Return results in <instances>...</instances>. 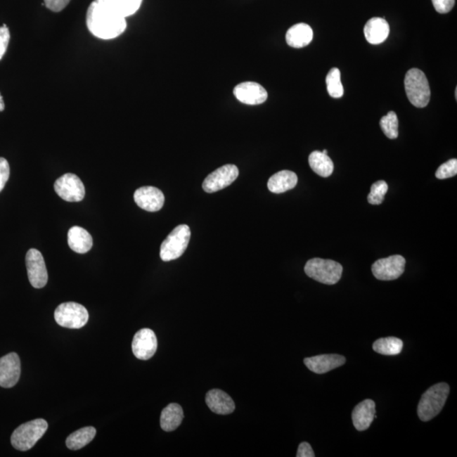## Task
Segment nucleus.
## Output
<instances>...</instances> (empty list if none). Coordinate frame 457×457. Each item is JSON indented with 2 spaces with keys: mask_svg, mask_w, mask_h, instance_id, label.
I'll return each mask as SVG.
<instances>
[{
  "mask_svg": "<svg viewBox=\"0 0 457 457\" xmlns=\"http://www.w3.org/2000/svg\"><path fill=\"white\" fill-rule=\"evenodd\" d=\"M20 376V361L16 353L11 352L0 359V386L12 388L18 383Z\"/></svg>",
  "mask_w": 457,
  "mask_h": 457,
  "instance_id": "4468645a",
  "label": "nucleus"
},
{
  "mask_svg": "<svg viewBox=\"0 0 457 457\" xmlns=\"http://www.w3.org/2000/svg\"><path fill=\"white\" fill-rule=\"evenodd\" d=\"M183 418L184 414H183L182 407L176 403H172L162 411L160 417L162 430L166 432L176 430L181 425Z\"/></svg>",
  "mask_w": 457,
  "mask_h": 457,
  "instance_id": "5701e85b",
  "label": "nucleus"
},
{
  "mask_svg": "<svg viewBox=\"0 0 457 457\" xmlns=\"http://www.w3.org/2000/svg\"><path fill=\"white\" fill-rule=\"evenodd\" d=\"M436 11L440 14H446L455 6V0H432Z\"/></svg>",
  "mask_w": 457,
  "mask_h": 457,
  "instance_id": "72a5a7b5",
  "label": "nucleus"
},
{
  "mask_svg": "<svg viewBox=\"0 0 457 457\" xmlns=\"http://www.w3.org/2000/svg\"><path fill=\"white\" fill-rule=\"evenodd\" d=\"M134 200L141 209L157 212L165 205V195L160 189L153 186H143L136 191Z\"/></svg>",
  "mask_w": 457,
  "mask_h": 457,
  "instance_id": "2eb2a0df",
  "label": "nucleus"
},
{
  "mask_svg": "<svg viewBox=\"0 0 457 457\" xmlns=\"http://www.w3.org/2000/svg\"><path fill=\"white\" fill-rule=\"evenodd\" d=\"M58 196L66 202H81L85 197V186L77 174H65L55 183Z\"/></svg>",
  "mask_w": 457,
  "mask_h": 457,
  "instance_id": "6e6552de",
  "label": "nucleus"
},
{
  "mask_svg": "<svg viewBox=\"0 0 457 457\" xmlns=\"http://www.w3.org/2000/svg\"><path fill=\"white\" fill-rule=\"evenodd\" d=\"M309 165L314 172L322 177H329L334 172V163L328 155L314 151L309 155Z\"/></svg>",
  "mask_w": 457,
  "mask_h": 457,
  "instance_id": "b1692460",
  "label": "nucleus"
},
{
  "mask_svg": "<svg viewBox=\"0 0 457 457\" xmlns=\"http://www.w3.org/2000/svg\"><path fill=\"white\" fill-rule=\"evenodd\" d=\"M389 34L390 26L384 18H373L365 25L364 35L369 44L384 43Z\"/></svg>",
  "mask_w": 457,
  "mask_h": 457,
  "instance_id": "aec40b11",
  "label": "nucleus"
},
{
  "mask_svg": "<svg viewBox=\"0 0 457 457\" xmlns=\"http://www.w3.org/2000/svg\"><path fill=\"white\" fill-rule=\"evenodd\" d=\"M326 85L328 93L330 97L340 98L343 96L344 87L342 81H340V72L338 68H332L328 73Z\"/></svg>",
  "mask_w": 457,
  "mask_h": 457,
  "instance_id": "bb28decb",
  "label": "nucleus"
},
{
  "mask_svg": "<svg viewBox=\"0 0 457 457\" xmlns=\"http://www.w3.org/2000/svg\"><path fill=\"white\" fill-rule=\"evenodd\" d=\"M322 153H325V155H328V151L326 150V149H325V150H323Z\"/></svg>",
  "mask_w": 457,
  "mask_h": 457,
  "instance_id": "4c0bfd02",
  "label": "nucleus"
},
{
  "mask_svg": "<svg viewBox=\"0 0 457 457\" xmlns=\"http://www.w3.org/2000/svg\"><path fill=\"white\" fill-rule=\"evenodd\" d=\"M297 181L296 174L290 170H282L269 178L268 188L273 193H283L293 189L297 186Z\"/></svg>",
  "mask_w": 457,
  "mask_h": 457,
  "instance_id": "412c9836",
  "label": "nucleus"
},
{
  "mask_svg": "<svg viewBox=\"0 0 457 457\" xmlns=\"http://www.w3.org/2000/svg\"><path fill=\"white\" fill-rule=\"evenodd\" d=\"M72 0H44V5L53 12H60L69 5Z\"/></svg>",
  "mask_w": 457,
  "mask_h": 457,
  "instance_id": "f704fd0d",
  "label": "nucleus"
},
{
  "mask_svg": "<svg viewBox=\"0 0 457 457\" xmlns=\"http://www.w3.org/2000/svg\"><path fill=\"white\" fill-rule=\"evenodd\" d=\"M206 403L213 413L219 415L231 414L236 408L232 398L226 392L217 389L207 393Z\"/></svg>",
  "mask_w": 457,
  "mask_h": 457,
  "instance_id": "a211bd4d",
  "label": "nucleus"
},
{
  "mask_svg": "<svg viewBox=\"0 0 457 457\" xmlns=\"http://www.w3.org/2000/svg\"><path fill=\"white\" fill-rule=\"evenodd\" d=\"M86 27L98 39H116L126 31V18L120 15L108 0H94L86 12Z\"/></svg>",
  "mask_w": 457,
  "mask_h": 457,
  "instance_id": "f257e3e1",
  "label": "nucleus"
},
{
  "mask_svg": "<svg viewBox=\"0 0 457 457\" xmlns=\"http://www.w3.org/2000/svg\"><path fill=\"white\" fill-rule=\"evenodd\" d=\"M191 238V231L186 224L174 228L160 247V257L165 262L179 259L185 252Z\"/></svg>",
  "mask_w": 457,
  "mask_h": 457,
  "instance_id": "423d86ee",
  "label": "nucleus"
},
{
  "mask_svg": "<svg viewBox=\"0 0 457 457\" xmlns=\"http://www.w3.org/2000/svg\"><path fill=\"white\" fill-rule=\"evenodd\" d=\"M96 433L97 431L94 427H82L68 436V438L66 439V446L72 451L80 450L91 442Z\"/></svg>",
  "mask_w": 457,
  "mask_h": 457,
  "instance_id": "393cba45",
  "label": "nucleus"
},
{
  "mask_svg": "<svg viewBox=\"0 0 457 457\" xmlns=\"http://www.w3.org/2000/svg\"><path fill=\"white\" fill-rule=\"evenodd\" d=\"M405 89L411 105L417 108H425L429 105L431 97L430 87L425 74L422 70L413 68L407 72Z\"/></svg>",
  "mask_w": 457,
  "mask_h": 457,
  "instance_id": "7ed1b4c3",
  "label": "nucleus"
},
{
  "mask_svg": "<svg viewBox=\"0 0 457 457\" xmlns=\"http://www.w3.org/2000/svg\"><path fill=\"white\" fill-rule=\"evenodd\" d=\"M234 95L238 101L247 105H261L268 98L264 87L253 82L240 83L234 89Z\"/></svg>",
  "mask_w": 457,
  "mask_h": 457,
  "instance_id": "ddd939ff",
  "label": "nucleus"
},
{
  "mask_svg": "<svg viewBox=\"0 0 457 457\" xmlns=\"http://www.w3.org/2000/svg\"><path fill=\"white\" fill-rule=\"evenodd\" d=\"M11 39V33L6 25L0 27V60L6 55L8 46H9Z\"/></svg>",
  "mask_w": 457,
  "mask_h": 457,
  "instance_id": "2f4dec72",
  "label": "nucleus"
},
{
  "mask_svg": "<svg viewBox=\"0 0 457 457\" xmlns=\"http://www.w3.org/2000/svg\"><path fill=\"white\" fill-rule=\"evenodd\" d=\"M314 39L313 29L306 23L294 25L286 32V43L295 49H302L309 45Z\"/></svg>",
  "mask_w": 457,
  "mask_h": 457,
  "instance_id": "6ab92c4d",
  "label": "nucleus"
},
{
  "mask_svg": "<svg viewBox=\"0 0 457 457\" xmlns=\"http://www.w3.org/2000/svg\"><path fill=\"white\" fill-rule=\"evenodd\" d=\"M388 192V185L385 181H376L371 186V192L368 197L371 205H380L385 200V196Z\"/></svg>",
  "mask_w": 457,
  "mask_h": 457,
  "instance_id": "c756f323",
  "label": "nucleus"
},
{
  "mask_svg": "<svg viewBox=\"0 0 457 457\" xmlns=\"http://www.w3.org/2000/svg\"><path fill=\"white\" fill-rule=\"evenodd\" d=\"M450 386L446 383H439L431 386L423 394L418 403V415L423 422H429L442 411L446 404Z\"/></svg>",
  "mask_w": 457,
  "mask_h": 457,
  "instance_id": "f03ea898",
  "label": "nucleus"
},
{
  "mask_svg": "<svg viewBox=\"0 0 457 457\" xmlns=\"http://www.w3.org/2000/svg\"><path fill=\"white\" fill-rule=\"evenodd\" d=\"M108 1L126 18L134 15L143 3V0H108Z\"/></svg>",
  "mask_w": 457,
  "mask_h": 457,
  "instance_id": "cd10ccee",
  "label": "nucleus"
},
{
  "mask_svg": "<svg viewBox=\"0 0 457 457\" xmlns=\"http://www.w3.org/2000/svg\"><path fill=\"white\" fill-rule=\"evenodd\" d=\"M402 348V340L396 337L381 338L373 344V351L386 356L400 354Z\"/></svg>",
  "mask_w": 457,
  "mask_h": 457,
  "instance_id": "a878e982",
  "label": "nucleus"
},
{
  "mask_svg": "<svg viewBox=\"0 0 457 457\" xmlns=\"http://www.w3.org/2000/svg\"><path fill=\"white\" fill-rule=\"evenodd\" d=\"M10 165L5 157H0V193L2 192L4 188L10 178Z\"/></svg>",
  "mask_w": 457,
  "mask_h": 457,
  "instance_id": "473e14b6",
  "label": "nucleus"
},
{
  "mask_svg": "<svg viewBox=\"0 0 457 457\" xmlns=\"http://www.w3.org/2000/svg\"><path fill=\"white\" fill-rule=\"evenodd\" d=\"M68 244L72 250L82 255L93 247V238L85 228L73 226L68 232Z\"/></svg>",
  "mask_w": 457,
  "mask_h": 457,
  "instance_id": "4be33fe9",
  "label": "nucleus"
},
{
  "mask_svg": "<svg viewBox=\"0 0 457 457\" xmlns=\"http://www.w3.org/2000/svg\"><path fill=\"white\" fill-rule=\"evenodd\" d=\"M48 427V423L41 418L23 423L12 434V446L20 451L30 450L43 437Z\"/></svg>",
  "mask_w": 457,
  "mask_h": 457,
  "instance_id": "20e7f679",
  "label": "nucleus"
},
{
  "mask_svg": "<svg viewBox=\"0 0 457 457\" xmlns=\"http://www.w3.org/2000/svg\"><path fill=\"white\" fill-rule=\"evenodd\" d=\"M297 457H314L315 454L313 450V448L310 446V444L307 442H302L300 444V446L298 447L297 451Z\"/></svg>",
  "mask_w": 457,
  "mask_h": 457,
  "instance_id": "c9c22d12",
  "label": "nucleus"
},
{
  "mask_svg": "<svg viewBox=\"0 0 457 457\" xmlns=\"http://www.w3.org/2000/svg\"><path fill=\"white\" fill-rule=\"evenodd\" d=\"M380 127L384 134L390 139H396L399 135V122L396 113L394 111L389 112L387 115L383 116L380 120Z\"/></svg>",
  "mask_w": 457,
  "mask_h": 457,
  "instance_id": "c85d7f7f",
  "label": "nucleus"
},
{
  "mask_svg": "<svg viewBox=\"0 0 457 457\" xmlns=\"http://www.w3.org/2000/svg\"><path fill=\"white\" fill-rule=\"evenodd\" d=\"M346 357L337 354H326L307 357L304 363L310 371L323 375L346 363Z\"/></svg>",
  "mask_w": 457,
  "mask_h": 457,
  "instance_id": "dca6fc26",
  "label": "nucleus"
},
{
  "mask_svg": "<svg viewBox=\"0 0 457 457\" xmlns=\"http://www.w3.org/2000/svg\"><path fill=\"white\" fill-rule=\"evenodd\" d=\"M457 174V160L453 159L446 162L440 165L437 172L435 173V176L439 180L448 179L456 176Z\"/></svg>",
  "mask_w": 457,
  "mask_h": 457,
  "instance_id": "7c9ffc66",
  "label": "nucleus"
},
{
  "mask_svg": "<svg viewBox=\"0 0 457 457\" xmlns=\"http://www.w3.org/2000/svg\"><path fill=\"white\" fill-rule=\"evenodd\" d=\"M304 270L307 276L319 283L335 285L342 278L343 267L333 260L313 259L307 261Z\"/></svg>",
  "mask_w": 457,
  "mask_h": 457,
  "instance_id": "39448f33",
  "label": "nucleus"
},
{
  "mask_svg": "<svg viewBox=\"0 0 457 457\" xmlns=\"http://www.w3.org/2000/svg\"><path fill=\"white\" fill-rule=\"evenodd\" d=\"M5 102H4V98L1 94H0V112L5 110Z\"/></svg>",
  "mask_w": 457,
  "mask_h": 457,
  "instance_id": "e433bc0d",
  "label": "nucleus"
},
{
  "mask_svg": "<svg viewBox=\"0 0 457 457\" xmlns=\"http://www.w3.org/2000/svg\"><path fill=\"white\" fill-rule=\"evenodd\" d=\"M26 265L28 279L33 288H44L48 282V271L41 253L37 249L32 248L27 253Z\"/></svg>",
  "mask_w": 457,
  "mask_h": 457,
  "instance_id": "9b49d317",
  "label": "nucleus"
},
{
  "mask_svg": "<svg viewBox=\"0 0 457 457\" xmlns=\"http://www.w3.org/2000/svg\"><path fill=\"white\" fill-rule=\"evenodd\" d=\"M375 402L371 399H366L352 411L353 425L357 431L367 430L375 419Z\"/></svg>",
  "mask_w": 457,
  "mask_h": 457,
  "instance_id": "f3484780",
  "label": "nucleus"
},
{
  "mask_svg": "<svg viewBox=\"0 0 457 457\" xmlns=\"http://www.w3.org/2000/svg\"><path fill=\"white\" fill-rule=\"evenodd\" d=\"M239 176V169L234 165H226L212 172L202 183V188L207 193H213L227 188Z\"/></svg>",
  "mask_w": 457,
  "mask_h": 457,
  "instance_id": "9d476101",
  "label": "nucleus"
},
{
  "mask_svg": "<svg viewBox=\"0 0 457 457\" xmlns=\"http://www.w3.org/2000/svg\"><path fill=\"white\" fill-rule=\"evenodd\" d=\"M406 259L401 255H393L377 260L372 266V272L380 281H394L405 271Z\"/></svg>",
  "mask_w": 457,
  "mask_h": 457,
  "instance_id": "1a4fd4ad",
  "label": "nucleus"
},
{
  "mask_svg": "<svg viewBox=\"0 0 457 457\" xmlns=\"http://www.w3.org/2000/svg\"><path fill=\"white\" fill-rule=\"evenodd\" d=\"M55 318L58 325L68 329H81L89 321V311L79 303L65 302L57 307Z\"/></svg>",
  "mask_w": 457,
  "mask_h": 457,
  "instance_id": "0eeeda50",
  "label": "nucleus"
},
{
  "mask_svg": "<svg viewBox=\"0 0 457 457\" xmlns=\"http://www.w3.org/2000/svg\"><path fill=\"white\" fill-rule=\"evenodd\" d=\"M132 352L136 359H150L155 354L157 340L155 332L150 329H143L136 332L132 340Z\"/></svg>",
  "mask_w": 457,
  "mask_h": 457,
  "instance_id": "f8f14e48",
  "label": "nucleus"
}]
</instances>
